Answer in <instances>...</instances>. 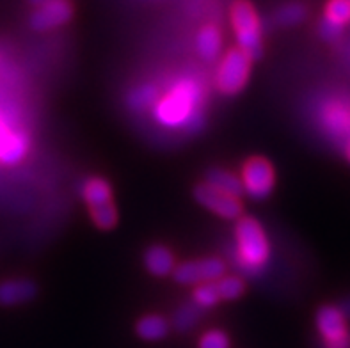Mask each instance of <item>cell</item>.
Here are the masks:
<instances>
[{
    "instance_id": "cell-3",
    "label": "cell",
    "mask_w": 350,
    "mask_h": 348,
    "mask_svg": "<svg viewBox=\"0 0 350 348\" xmlns=\"http://www.w3.org/2000/svg\"><path fill=\"white\" fill-rule=\"evenodd\" d=\"M231 25L235 31L239 49L247 55L251 61H256L263 55L262 23L254 11L253 4L247 0H239L231 8Z\"/></svg>"
},
{
    "instance_id": "cell-25",
    "label": "cell",
    "mask_w": 350,
    "mask_h": 348,
    "mask_svg": "<svg viewBox=\"0 0 350 348\" xmlns=\"http://www.w3.org/2000/svg\"><path fill=\"white\" fill-rule=\"evenodd\" d=\"M319 34L320 38L324 41H327V43H334V41H338L343 36V27L331 22L329 18L324 16L319 25Z\"/></svg>"
},
{
    "instance_id": "cell-24",
    "label": "cell",
    "mask_w": 350,
    "mask_h": 348,
    "mask_svg": "<svg viewBox=\"0 0 350 348\" xmlns=\"http://www.w3.org/2000/svg\"><path fill=\"white\" fill-rule=\"evenodd\" d=\"M325 18L342 27L350 23V0H329Z\"/></svg>"
},
{
    "instance_id": "cell-15",
    "label": "cell",
    "mask_w": 350,
    "mask_h": 348,
    "mask_svg": "<svg viewBox=\"0 0 350 348\" xmlns=\"http://www.w3.org/2000/svg\"><path fill=\"white\" fill-rule=\"evenodd\" d=\"M206 183L215 189L222 190L230 196H235V198H240L244 194V187H242V180H240L237 174L230 171H224V169H210L206 172Z\"/></svg>"
},
{
    "instance_id": "cell-7",
    "label": "cell",
    "mask_w": 350,
    "mask_h": 348,
    "mask_svg": "<svg viewBox=\"0 0 350 348\" xmlns=\"http://www.w3.org/2000/svg\"><path fill=\"white\" fill-rule=\"evenodd\" d=\"M194 198L201 206L217 213L219 217H224V219H239L242 215V204H240L239 198L208 185L206 181L196 187Z\"/></svg>"
},
{
    "instance_id": "cell-5",
    "label": "cell",
    "mask_w": 350,
    "mask_h": 348,
    "mask_svg": "<svg viewBox=\"0 0 350 348\" xmlns=\"http://www.w3.org/2000/svg\"><path fill=\"white\" fill-rule=\"evenodd\" d=\"M251 71V59L240 49H233L224 55L217 68L215 84L224 94L240 93L249 80Z\"/></svg>"
},
{
    "instance_id": "cell-1",
    "label": "cell",
    "mask_w": 350,
    "mask_h": 348,
    "mask_svg": "<svg viewBox=\"0 0 350 348\" xmlns=\"http://www.w3.org/2000/svg\"><path fill=\"white\" fill-rule=\"evenodd\" d=\"M201 91L194 80H178L173 89L160 98L155 105V118L160 124L169 128H187L198 130L203 124L201 114Z\"/></svg>"
},
{
    "instance_id": "cell-28",
    "label": "cell",
    "mask_w": 350,
    "mask_h": 348,
    "mask_svg": "<svg viewBox=\"0 0 350 348\" xmlns=\"http://www.w3.org/2000/svg\"><path fill=\"white\" fill-rule=\"evenodd\" d=\"M9 130L8 126H5L4 123H0V150H2V146H4V142L8 141V137H9Z\"/></svg>"
},
{
    "instance_id": "cell-16",
    "label": "cell",
    "mask_w": 350,
    "mask_h": 348,
    "mask_svg": "<svg viewBox=\"0 0 350 348\" xmlns=\"http://www.w3.org/2000/svg\"><path fill=\"white\" fill-rule=\"evenodd\" d=\"M82 198L89 204V208L111 203V185L105 180H102V178H89V180H85L84 185H82Z\"/></svg>"
},
{
    "instance_id": "cell-29",
    "label": "cell",
    "mask_w": 350,
    "mask_h": 348,
    "mask_svg": "<svg viewBox=\"0 0 350 348\" xmlns=\"http://www.w3.org/2000/svg\"><path fill=\"white\" fill-rule=\"evenodd\" d=\"M340 309H342L343 314H345L347 318H350V297L345 300V302H343L342 306H340Z\"/></svg>"
},
{
    "instance_id": "cell-9",
    "label": "cell",
    "mask_w": 350,
    "mask_h": 348,
    "mask_svg": "<svg viewBox=\"0 0 350 348\" xmlns=\"http://www.w3.org/2000/svg\"><path fill=\"white\" fill-rule=\"evenodd\" d=\"M71 5L68 0H49L40 5L31 16V27L34 31H49L70 22Z\"/></svg>"
},
{
    "instance_id": "cell-32",
    "label": "cell",
    "mask_w": 350,
    "mask_h": 348,
    "mask_svg": "<svg viewBox=\"0 0 350 348\" xmlns=\"http://www.w3.org/2000/svg\"><path fill=\"white\" fill-rule=\"evenodd\" d=\"M347 61H349L350 64V43H349V49H347Z\"/></svg>"
},
{
    "instance_id": "cell-26",
    "label": "cell",
    "mask_w": 350,
    "mask_h": 348,
    "mask_svg": "<svg viewBox=\"0 0 350 348\" xmlns=\"http://www.w3.org/2000/svg\"><path fill=\"white\" fill-rule=\"evenodd\" d=\"M200 348H230V340L224 332L210 331L200 340Z\"/></svg>"
},
{
    "instance_id": "cell-31",
    "label": "cell",
    "mask_w": 350,
    "mask_h": 348,
    "mask_svg": "<svg viewBox=\"0 0 350 348\" xmlns=\"http://www.w3.org/2000/svg\"><path fill=\"white\" fill-rule=\"evenodd\" d=\"M343 151H345V155H347V160L350 162V142H347V146L343 148Z\"/></svg>"
},
{
    "instance_id": "cell-17",
    "label": "cell",
    "mask_w": 350,
    "mask_h": 348,
    "mask_svg": "<svg viewBox=\"0 0 350 348\" xmlns=\"http://www.w3.org/2000/svg\"><path fill=\"white\" fill-rule=\"evenodd\" d=\"M169 323L159 314H148V317L141 318L137 323V334L142 340L148 341H159L167 336Z\"/></svg>"
},
{
    "instance_id": "cell-30",
    "label": "cell",
    "mask_w": 350,
    "mask_h": 348,
    "mask_svg": "<svg viewBox=\"0 0 350 348\" xmlns=\"http://www.w3.org/2000/svg\"><path fill=\"white\" fill-rule=\"evenodd\" d=\"M29 2H31L32 5H36V8H40V5L46 4V2H49V0H29Z\"/></svg>"
},
{
    "instance_id": "cell-19",
    "label": "cell",
    "mask_w": 350,
    "mask_h": 348,
    "mask_svg": "<svg viewBox=\"0 0 350 348\" xmlns=\"http://www.w3.org/2000/svg\"><path fill=\"white\" fill-rule=\"evenodd\" d=\"M89 210H91V219L100 230H111L118 222V212H116V206L112 204V201L100 204V206L89 208Z\"/></svg>"
},
{
    "instance_id": "cell-14",
    "label": "cell",
    "mask_w": 350,
    "mask_h": 348,
    "mask_svg": "<svg viewBox=\"0 0 350 348\" xmlns=\"http://www.w3.org/2000/svg\"><path fill=\"white\" fill-rule=\"evenodd\" d=\"M29 151V139L23 132H11L0 150V162L4 165H16L25 159Z\"/></svg>"
},
{
    "instance_id": "cell-20",
    "label": "cell",
    "mask_w": 350,
    "mask_h": 348,
    "mask_svg": "<svg viewBox=\"0 0 350 348\" xmlns=\"http://www.w3.org/2000/svg\"><path fill=\"white\" fill-rule=\"evenodd\" d=\"M219 295L224 300H235L244 293V281L235 276H222L219 281H215Z\"/></svg>"
},
{
    "instance_id": "cell-18",
    "label": "cell",
    "mask_w": 350,
    "mask_h": 348,
    "mask_svg": "<svg viewBox=\"0 0 350 348\" xmlns=\"http://www.w3.org/2000/svg\"><path fill=\"white\" fill-rule=\"evenodd\" d=\"M159 91L155 85L144 84L141 88L133 89L129 96V105L133 111H146V109H153L159 102Z\"/></svg>"
},
{
    "instance_id": "cell-23",
    "label": "cell",
    "mask_w": 350,
    "mask_h": 348,
    "mask_svg": "<svg viewBox=\"0 0 350 348\" xmlns=\"http://www.w3.org/2000/svg\"><path fill=\"white\" fill-rule=\"evenodd\" d=\"M306 18V8L302 4H286L278 11L275 14V22L280 25L292 27L301 23Z\"/></svg>"
},
{
    "instance_id": "cell-2",
    "label": "cell",
    "mask_w": 350,
    "mask_h": 348,
    "mask_svg": "<svg viewBox=\"0 0 350 348\" xmlns=\"http://www.w3.org/2000/svg\"><path fill=\"white\" fill-rule=\"evenodd\" d=\"M237 260L247 276H256L267 265L271 247L260 222L251 217H242L237 224Z\"/></svg>"
},
{
    "instance_id": "cell-13",
    "label": "cell",
    "mask_w": 350,
    "mask_h": 348,
    "mask_svg": "<svg viewBox=\"0 0 350 348\" xmlns=\"http://www.w3.org/2000/svg\"><path fill=\"white\" fill-rule=\"evenodd\" d=\"M221 46H222V38L217 27L206 25L198 32V38H196V49H198V53H200L204 61H208V62L215 61L219 53H221Z\"/></svg>"
},
{
    "instance_id": "cell-21",
    "label": "cell",
    "mask_w": 350,
    "mask_h": 348,
    "mask_svg": "<svg viewBox=\"0 0 350 348\" xmlns=\"http://www.w3.org/2000/svg\"><path fill=\"white\" fill-rule=\"evenodd\" d=\"M200 309L201 308H198L196 304H185L178 309L173 318L176 331L185 332L189 329H192L196 325V322H198V318H200Z\"/></svg>"
},
{
    "instance_id": "cell-6",
    "label": "cell",
    "mask_w": 350,
    "mask_h": 348,
    "mask_svg": "<svg viewBox=\"0 0 350 348\" xmlns=\"http://www.w3.org/2000/svg\"><path fill=\"white\" fill-rule=\"evenodd\" d=\"M242 187L253 199H265L274 189V169L265 159H251L242 169Z\"/></svg>"
},
{
    "instance_id": "cell-4",
    "label": "cell",
    "mask_w": 350,
    "mask_h": 348,
    "mask_svg": "<svg viewBox=\"0 0 350 348\" xmlns=\"http://www.w3.org/2000/svg\"><path fill=\"white\" fill-rule=\"evenodd\" d=\"M317 121L331 141L345 148L350 142V94L324 98L317 111Z\"/></svg>"
},
{
    "instance_id": "cell-22",
    "label": "cell",
    "mask_w": 350,
    "mask_h": 348,
    "mask_svg": "<svg viewBox=\"0 0 350 348\" xmlns=\"http://www.w3.org/2000/svg\"><path fill=\"white\" fill-rule=\"evenodd\" d=\"M221 300V295H219L217 286L215 282H204V284H200L194 291V304L201 309H208L213 308Z\"/></svg>"
},
{
    "instance_id": "cell-11",
    "label": "cell",
    "mask_w": 350,
    "mask_h": 348,
    "mask_svg": "<svg viewBox=\"0 0 350 348\" xmlns=\"http://www.w3.org/2000/svg\"><path fill=\"white\" fill-rule=\"evenodd\" d=\"M36 295V284L29 279H9L0 284V304L18 306Z\"/></svg>"
},
{
    "instance_id": "cell-10",
    "label": "cell",
    "mask_w": 350,
    "mask_h": 348,
    "mask_svg": "<svg viewBox=\"0 0 350 348\" xmlns=\"http://www.w3.org/2000/svg\"><path fill=\"white\" fill-rule=\"evenodd\" d=\"M317 327H319L320 336L324 338L325 343L329 341H338L347 338L350 334L349 325H347V317L343 311L336 306H324L317 313Z\"/></svg>"
},
{
    "instance_id": "cell-8",
    "label": "cell",
    "mask_w": 350,
    "mask_h": 348,
    "mask_svg": "<svg viewBox=\"0 0 350 348\" xmlns=\"http://www.w3.org/2000/svg\"><path fill=\"white\" fill-rule=\"evenodd\" d=\"M174 279L182 284H204V282H215L224 276V263L217 258L208 260L187 261L178 265L173 272Z\"/></svg>"
},
{
    "instance_id": "cell-12",
    "label": "cell",
    "mask_w": 350,
    "mask_h": 348,
    "mask_svg": "<svg viewBox=\"0 0 350 348\" xmlns=\"http://www.w3.org/2000/svg\"><path fill=\"white\" fill-rule=\"evenodd\" d=\"M144 265L148 272L157 276V278H165L169 273H173L176 265H174L173 252L164 245L150 247L144 254Z\"/></svg>"
},
{
    "instance_id": "cell-27",
    "label": "cell",
    "mask_w": 350,
    "mask_h": 348,
    "mask_svg": "<svg viewBox=\"0 0 350 348\" xmlns=\"http://www.w3.org/2000/svg\"><path fill=\"white\" fill-rule=\"evenodd\" d=\"M324 348H350V334L347 338H342V340L324 343Z\"/></svg>"
}]
</instances>
